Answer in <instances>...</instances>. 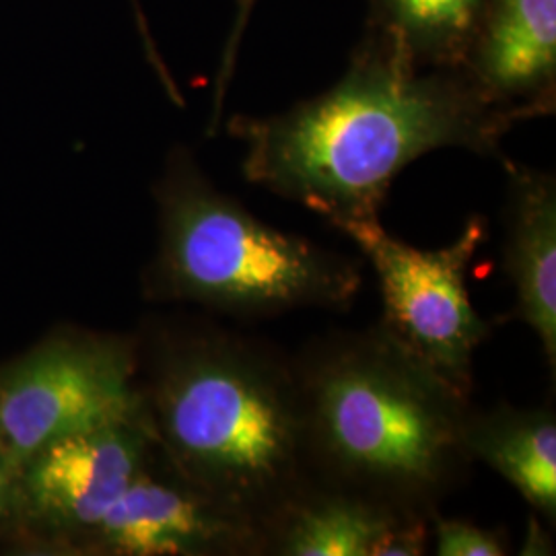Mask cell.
Instances as JSON below:
<instances>
[{"mask_svg":"<svg viewBox=\"0 0 556 556\" xmlns=\"http://www.w3.org/2000/svg\"><path fill=\"white\" fill-rule=\"evenodd\" d=\"M503 268L516 289V316L536 334L548 369L556 371L555 174L503 160Z\"/></svg>","mask_w":556,"mask_h":556,"instance_id":"8fae6325","label":"cell"},{"mask_svg":"<svg viewBox=\"0 0 556 556\" xmlns=\"http://www.w3.org/2000/svg\"><path fill=\"white\" fill-rule=\"evenodd\" d=\"M139 349L140 394L161 456L264 536L314 482L293 357L208 321L163 328Z\"/></svg>","mask_w":556,"mask_h":556,"instance_id":"7a4b0ae2","label":"cell"},{"mask_svg":"<svg viewBox=\"0 0 556 556\" xmlns=\"http://www.w3.org/2000/svg\"><path fill=\"white\" fill-rule=\"evenodd\" d=\"M256 0H238L236 15H233V25L229 31V40L225 43V52L219 62L217 79H215V93H213V112H211V124H208V135H215L219 128L220 116H223V105H225V93L229 89V83L233 79L236 64H238L239 46L243 40V34L248 29L250 17L254 13Z\"/></svg>","mask_w":556,"mask_h":556,"instance_id":"9a60e30c","label":"cell"},{"mask_svg":"<svg viewBox=\"0 0 556 556\" xmlns=\"http://www.w3.org/2000/svg\"><path fill=\"white\" fill-rule=\"evenodd\" d=\"M466 447L505 478L544 523H556V417L544 404L516 408L507 402L470 410Z\"/></svg>","mask_w":556,"mask_h":556,"instance_id":"7c38bea8","label":"cell"},{"mask_svg":"<svg viewBox=\"0 0 556 556\" xmlns=\"http://www.w3.org/2000/svg\"><path fill=\"white\" fill-rule=\"evenodd\" d=\"M157 452L147 418L73 433L21 464L15 517L73 548Z\"/></svg>","mask_w":556,"mask_h":556,"instance_id":"52a82bcc","label":"cell"},{"mask_svg":"<svg viewBox=\"0 0 556 556\" xmlns=\"http://www.w3.org/2000/svg\"><path fill=\"white\" fill-rule=\"evenodd\" d=\"M516 114L456 68H427L369 31L344 77L270 116H233L250 184L321 215L332 227L379 219L394 179L418 157L464 149L505 160Z\"/></svg>","mask_w":556,"mask_h":556,"instance_id":"6da1fadb","label":"cell"},{"mask_svg":"<svg viewBox=\"0 0 556 556\" xmlns=\"http://www.w3.org/2000/svg\"><path fill=\"white\" fill-rule=\"evenodd\" d=\"M371 264L378 277L383 316L378 324L408 353L435 369L462 392L472 390L478 349L491 324L468 293V270L489 238L484 217L466 220L452 243L420 250L394 238L379 219L338 225Z\"/></svg>","mask_w":556,"mask_h":556,"instance_id":"8992f818","label":"cell"},{"mask_svg":"<svg viewBox=\"0 0 556 556\" xmlns=\"http://www.w3.org/2000/svg\"><path fill=\"white\" fill-rule=\"evenodd\" d=\"M548 553H553V542L548 538V532L544 530V521L536 514H530V517H528V534H526V542H523L519 555L538 556L548 555Z\"/></svg>","mask_w":556,"mask_h":556,"instance_id":"e0dca14e","label":"cell"},{"mask_svg":"<svg viewBox=\"0 0 556 556\" xmlns=\"http://www.w3.org/2000/svg\"><path fill=\"white\" fill-rule=\"evenodd\" d=\"M15 470L0 441V530L15 517Z\"/></svg>","mask_w":556,"mask_h":556,"instance_id":"2e32d148","label":"cell"},{"mask_svg":"<svg viewBox=\"0 0 556 556\" xmlns=\"http://www.w3.org/2000/svg\"><path fill=\"white\" fill-rule=\"evenodd\" d=\"M140 418L135 338L62 330L0 367V441L15 475L56 439Z\"/></svg>","mask_w":556,"mask_h":556,"instance_id":"5b68a950","label":"cell"},{"mask_svg":"<svg viewBox=\"0 0 556 556\" xmlns=\"http://www.w3.org/2000/svg\"><path fill=\"white\" fill-rule=\"evenodd\" d=\"M73 548L105 556H264L256 523L179 477L160 450Z\"/></svg>","mask_w":556,"mask_h":556,"instance_id":"ba28073f","label":"cell"},{"mask_svg":"<svg viewBox=\"0 0 556 556\" xmlns=\"http://www.w3.org/2000/svg\"><path fill=\"white\" fill-rule=\"evenodd\" d=\"M431 519L312 482L266 528L264 556H420Z\"/></svg>","mask_w":556,"mask_h":556,"instance_id":"30bf717a","label":"cell"},{"mask_svg":"<svg viewBox=\"0 0 556 556\" xmlns=\"http://www.w3.org/2000/svg\"><path fill=\"white\" fill-rule=\"evenodd\" d=\"M478 91L519 119L556 103V0H486L459 68Z\"/></svg>","mask_w":556,"mask_h":556,"instance_id":"9c48e42d","label":"cell"},{"mask_svg":"<svg viewBox=\"0 0 556 556\" xmlns=\"http://www.w3.org/2000/svg\"><path fill=\"white\" fill-rule=\"evenodd\" d=\"M369 31L427 68L459 71L486 0H367Z\"/></svg>","mask_w":556,"mask_h":556,"instance_id":"4fadbf2b","label":"cell"},{"mask_svg":"<svg viewBox=\"0 0 556 556\" xmlns=\"http://www.w3.org/2000/svg\"><path fill=\"white\" fill-rule=\"evenodd\" d=\"M293 371L307 468L319 484L433 519L475 466L470 394L379 324L314 338Z\"/></svg>","mask_w":556,"mask_h":556,"instance_id":"3957f363","label":"cell"},{"mask_svg":"<svg viewBox=\"0 0 556 556\" xmlns=\"http://www.w3.org/2000/svg\"><path fill=\"white\" fill-rule=\"evenodd\" d=\"M157 250L144 295L194 303L238 319L299 309L344 312L361 291V262L266 225L176 147L153 186Z\"/></svg>","mask_w":556,"mask_h":556,"instance_id":"277c9868","label":"cell"},{"mask_svg":"<svg viewBox=\"0 0 556 556\" xmlns=\"http://www.w3.org/2000/svg\"><path fill=\"white\" fill-rule=\"evenodd\" d=\"M431 548L438 556H503L509 555V538L503 530L435 514L431 519Z\"/></svg>","mask_w":556,"mask_h":556,"instance_id":"5bb4252c","label":"cell"}]
</instances>
